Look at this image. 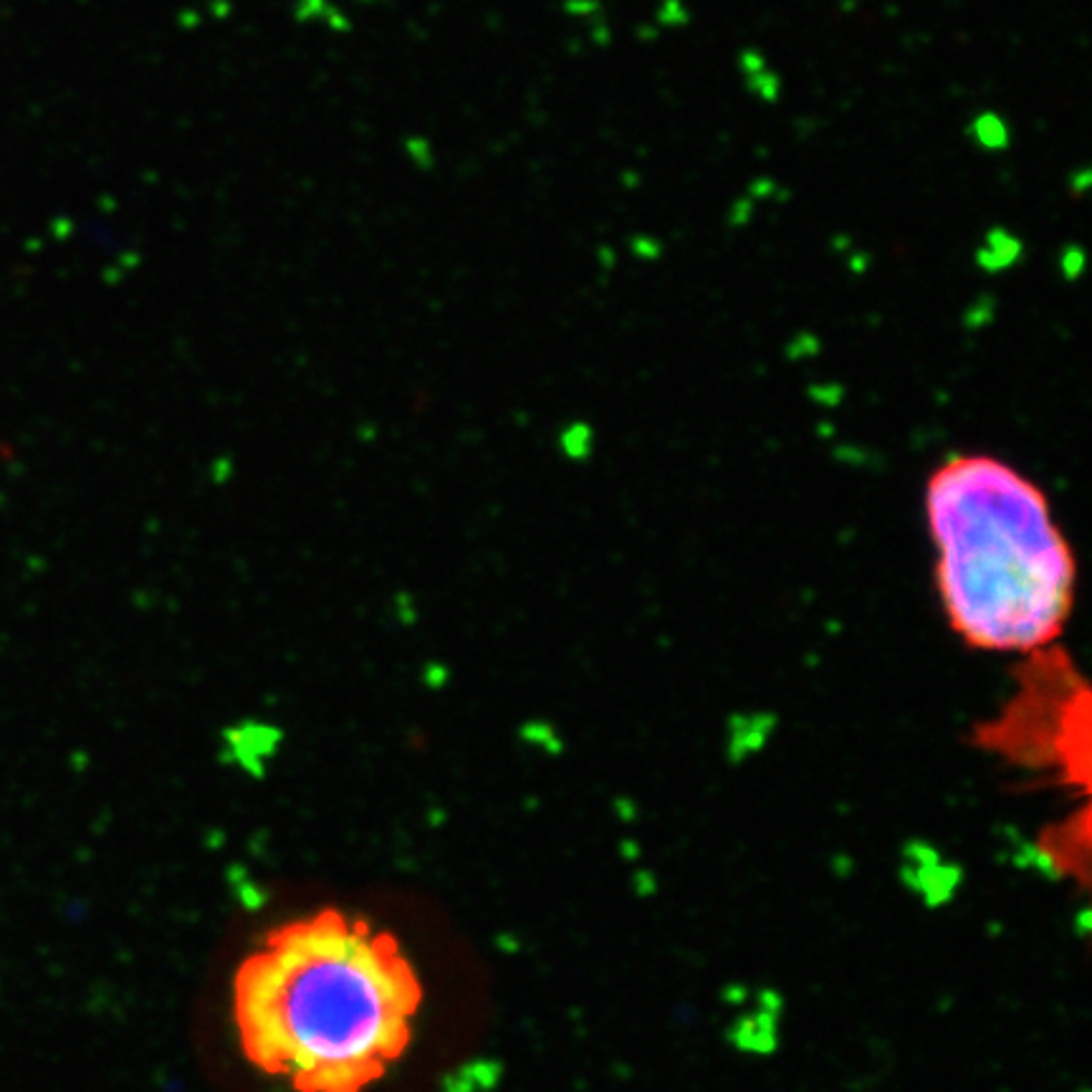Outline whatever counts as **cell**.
Returning a JSON list of instances; mask_svg holds the SVG:
<instances>
[{"instance_id": "5", "label": "cell", "mask_w": 1092, "mask_h": 1092, "mask_svg": "<svg viewBox=\"0 0 1092 1092\" xmlns=\"http://www.w3.org/2000/svg\"><path fill=\"white\" fill-rule=\"evenodd\" d=\"M1022 256V241L1012 235L1007 228H991L986 233V241L976 253V261L986 271H998L1004 265H1012Z\"/></svg>"}, {"instance_id": "7", "label": "cell", "mask_w": 1092, "mask_h": 1092, "mask_svg": "<svg viewBox=\"0 0 1092 1092\" xmlns=\"http://www.w3.org/2000/svg\"><path fill=\"white\" fill-rule=\"evenodd\" d=\"M746 84H749L751 94H757L761 102H776L779 99V92H781V81L776 74H772L769 69L759 71V74H754V77L746 78Z\"/></svg>"}, {"instance_id": "11", "label": "cell", "mask_w": 1092, "mask_h": 1092, "mask_svg": "<svg viewBox=\"0 0 1092 1092\" xmlns=\"http://www.w3.org/2000/svg\"><path fill=\"white\" fill-rule=\"evenodd\" d=\"M1090 182H1092L1090 167H1080V170H1077L1075 175L1069 178V190H1072V196L1075 197L1084 196V193H1087V188H1090Z\"/></svg>"}, {"instance_id": "8", "label": "cell", "mask_w": 1092, "mask_h": 1092, "mask_svg": "<svg viewBox=\"0 0 1092 1092\" xmlns=\"http://www.w3.org/2000/svg\"><path fill=\"white\" fill-rule=\"evenodd\" d=\"M657 21L663 26H686L688 9L680 0H663V6L657 9Z\"/></svg>"}, {"instance_id": "10", "label": "cell", "mask_w": 1092, "mask_h": 1092, "mask_svg": "<svg viewBox=\"0 0 1092 1092\" xmlns=\"http://www.w3.org/2000/svg\"><path fill=\"white\" fill-rule=\"evenodd\" d=\"M742 69H743V74H746V78L754 77V74H759V71L766 69V59L759 54V51L749 48V51H743L742 54Z\"/></svg>"}, {"instance_id": "12", "label": "cell", "mask_w": 1092, "mask_h": 1092, "mask_svg": "<svg viewBox=\"0 0 1092 1092\" xmlns=\"http://www.w3.org/2000/svg\"><path fill=\"white\" fill-rule=\"evenodd\" d=\"M749 215H751V200H739V203L734 205V211L728 213V220H731L734 226H743V223H749Z\"/></svg>"}, {"instance_id": "4", "label": "cell", "mask_w": 1092, "mask_h": 1092, "mask_svg": "<svg viewBox=\"0 0 1092 1092\" xmlns=\"http://www.w3.org/2000/svg\"><path fill=\"white\" fill-rule=\"evenodd\" d=\"M1090 850V810L1087 804L1072 811L1069 817L1052 825L1045 835V855L1049 858L1054 870H1062L1067 875H1080L1084 880L1087 875V855Z\"/></svg>"}, {"instance_id": "3", "label": "cell", "mask_w": 1092, "mask_h": 1092, "mask_svg": "<svg viewBox=\"0 0 1092 1092\" xmlns=\"http://www.w3.org/2000/svg\"><path fill=\"white\" fill-rule=\"evenodd\" d=\"M1092 695L1075 657L1060 642L1019 656L1015 693L974 728V743L1009 764L1052 774L1065 787L1090 789Z\"/></svg>"}, {"instance_id": "9", "label": "cell", "mask_w": 1092, "mask_h": 1092, "mask_svg": "<svg viewBox=\"0 0 1092 1092\" xmlns=\"http://www.w3.org/2000/svg\"><path fill=\"white\" fill-rule=\"evenodd\" d=\"M1083 264H1084L1083 248L1075 246V243H1069L1067 248H1065V253H1062V268H1065V273H1067V276H1077V273L1083 271Z\"/></svg>"}, {"instance_id": "6", "label": "cell", "mask_w": 1092, "mask_h": 1092, "mask_svg": "<svg viewBox=\"0 0 1092 1092\" xmlns=\"http://www.w3.org/2000/svg\"><path fill=\"white\" fill-rule=\"evenodd\" d=\"M968 134L974 137L979 147L991 149V152H1001V149H1007L1009 142H1012L1009 125L1004 122V117H998L997 111H981V114H976L971 127H968Z\"/></svg>"}, {"instance_id": "13", "label": "cell", "mask_w": 1092, "mask_h": 1092, "mask_svg": "<svg viewBox=\"0 0 1092 1092\" xmlns=\"http://www.w3.org/2000/svg\"><path fill=\"white\" fill-rule=\"evenodd\" d=\"M772 190H774L772 179H757V182L751 185V196H769Z\"/></svg>"}, {"instance_id": "2", "label": "cell", "mask_w": 1092, "mask_h": 1092, "mask_svg": "<svg viewBox=\"0 0 1092 1092\" xmlns=\"http://www.w3.org/2000/svg\"><path fill=\"white\" fill-rule=\"evenodd\" d=\"M923 508L941 612L964 645L1027 656L1060 642L1077 562L1032 478L994 455H951L930 473Z\"/></svg>"}, {"instance_id": "1", "label": "cell", "mask_w": 1092, "mask_h": 1092, "mask_svg": "<svg viewBox=\"0 0 1092 1092\" xmlns=\"http://www.w3.org/2000/svg\"><path fill=\"white\" fill-rule=\"evenodd\" d=\"M420 979L387 930L327 908L283 923L233 979L246 1060L297 1092H362L400 1060Z\"/></svg>"}]
</instances>
